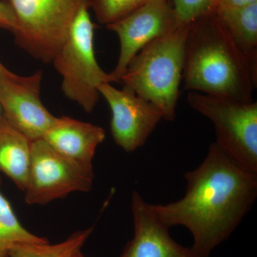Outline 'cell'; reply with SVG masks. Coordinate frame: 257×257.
Segmentation results:
<instances>
[{"instance_id":"obj_1","label":"cell","mask_w":257,"mask_h":257,"mask_svg":"<svg viewBox=\"0 0 257 257\" xmlns=\"http://www.w3.org/2000/svg\"><path fill=\"white\" fill-rule=\"evenodd\" d=\"M184 179L183 197L150 207L169 228H187L193 237L192 249L201 257H209L253 207L257 174L244 170L214 142L202 163L186 172Z\"/></svg>"},{"instance_id":"obj_2","label":"cell","mask_w":257,"mask_h":257,"mask_svg":"<svg viewBox=\"0 0 257 257\" xmlns=\"http://www.w3.org/2000/svg\"><path fill=\"white\" fill-rule=\"evenodd\" d=\"M184 89L243 102L253 101L257 86L246 60L213 12L191 24Z\"/></svg>"},{"instance_id":"obj_3","label":"cell","mask_w":257,"mask_h":257,"mask_svg":"<svg viewBox=\"0 0 257 257\" xmlns=\"http://www.w3.org/2000/svg\"><path fill=\"white\" fill-rule=\"evenodd\" d=\"M191 25H181L144 47L121 77L124 87L158 108L166 121L176 118Z\"/></svg>"},{"instance_id":"obj_4","label":"cell","mask_w":257,"mask_h":257,"mask_svg":"<svg viewBox=\"0 0 257 257\" xmlns=\"http://www.w3.org/2000/svg\"><path fill=\"white\" fill-rule=\"evenodd\" d=\"M94 25L84 7L74 19L65 40L54 57L55 69L62 76V89L66 97L91 113L99 100L97 88L111 83L110 76L96 61L94 45Z\"/></svg>"},{"instance_id":"obj_5","label":"cell","mask_w":257,"mask_h":257,"mask_svg":"<svg viewBox=\"0 0 257 257\" xmlns=\"http://www.w3.org/2000/svg\"><path fill=\"white\" fill-rule=\"evenodd\" d=\"M15 18L17 44L32 57L52 62L74 19L88 0H6Z\"/></svg>"},{"instance_id":"obj_6","label":"cell","mask_w":257,"mask_h":257,"mask_svg":"<svg viewBox=\"0 0 257 257\" xmlns=\"http://www.w3.org/2000/svg\"><path fill=\"white\" fill-rule=\"evenodd\" d=\"M192 109L210 120L216 145L244 170L257 174V103L189 92Z\"/></svg>"},{"instance_id":"obj_7","label":"cell","mask_w":257,"mask_h":257,"mask_svg":"<svg viewBox=\"0 0 257 257\" xmlns=\"http://www.w3.org/2000/svg\"><path fill=\"white\" fill-rule=\"evenodd\" d=\"M94 178V171L61 155L43 139L32 141L25 202L41 205L72 192H89Z\"/></svg>"},{"instance_id":"obj_8","label":"cell","mask_w":257,"mask_h":257,"mask_svg":"<svg viewBox=\"0 0 257 257\" xmlns=\"http://www.w3.org/2000/svg\"><path fill=\"white\" fill-rule=\"evenodd\" d=\"M181 25L170 0H150L124 18L106 25L119 37L120 50L116 67L109 74L119 82L128 64L147 44Z\"/></svg>"},{"instance_id":"obj_9","label":"cell","mask_w":257,"mask_h":257,"mask_svg":"<svg viewBox=\"0 0 257 257\" xmlns=\"http://www.w3.org/2000/svg\"><path fill=\"white\" fill-rule=\"evenodd\" d=\"M43 72L20 76L7 69L0 74V106L3 116L31 141L43 138L57 117L40 99Z\"/></svg>"},{"instance_id":"obj_10","label":"cell","mask_w":257,"mask_h":257,"mask_svg":"<svg viewBox=\"0 0 257 257\" xmlns=\"http://www.w3.org/2000/svg\"><path fill=\"white\" fill-rule=\"evenodd\" d=\"M97 89L110 107L111 134L116 145L127 152L143 147L164 119L160 109L128 88L118 89L104 82Z\"/></svg>"},{"instance_id":"obj_11","label":"cell","mask_w":257,"mask_h":257,"mask_svg":"<svg viewBox=\"0 0 257 257\" xmlns=\"http://www.w3.org/2000/svg\"><path fill=\"white\" fill-rule=\"evenodd\" d=\"M134 236L120 257H201L171 236L169 229L138 191L131 199Z\"/></svg>"},{"instance_id":"obj_12","label":"cell","mask_w":257,"mask_h":257,"mask_svg":"<svg viewBox=\"0 0 257 257\" xmlns=\"http://www.w3.org/2000/svg\"><path fill=\"white\" fill-rule=\"evenodd\" d=\"M106 138L97 125L62 116L47 132L43 140L54 150L89 170H93L96 148Z\"/></svg>"},{"instance_id":"obj_13","label":"cell","mask_w":257,"mask_h":257,"mask_svg":"<svg viewBox=\"0 0 257 257\" xmlns=\"http://www.w3.org/2000/svg\"><path fill=\"white\" fill-rule=\"evenodd\" d=\"M212 12L247 62L253 78L257 81V2Z\"/></svg>"},{"instance_id":"obj_14","label":"cell","mask_w":257,"mask_h":257,"mask_svg":"<svg viewBox=\"0 0 257 257\" xmlns=\"http://www.w3.org/2000/svg\"><path fill=\"white\" fill-rule=\"evenodd\" d=\"M32 141L4 116H0V171L19 189L28 185Z\"/></svg>"},{"instance_id":"obj_15","label":"cell","mask_w":257,"mask_h":257,"mask_svg":"<svg viewBox=\"0 0 257 257\" xmlns=\"http://www.w3.org/2000/svg\"><path fill=\"white\" fill-rule=\"evenodd\" d=\"M48 242L24 227L9 201L0 192V257H9L10 249L18 243Z\"/></svg>"},{"instance_id":"obj_16","label":"cell","mask_w":257,"mask_h":257,"mask_svg":"<svg viewBox=\"0 0 257 257\" xmlns=\"http://www.w3.org/2000/svg\"><path fill=\"white\" fill-rule=\"evenodd\" d=\"M94 228L76 231L62 242L18 243L10 249L9 257H72L92 234Z\"/></svg>"},{"instance_id":"obj_17","label":"cell","mask_w":257,"mask_h":257,"mask_svg":"<svg viewBox=\"0 0 257 257\" xmlns=\"http://www.w3.org/2000/svg\"><path fill=\"white\" fill-rule=\"evenodd\" d=\"M150 0H88L96 20L108 25L130 14Z\"/></svg>"},{"instance_id":"obj_18","label":"cell","mask_w":257,"mask_h":257,"mask_svg":"<svg viewBox=\"0 0 257 257\" xmlns=\"http://www.w3.org/2000/svg\"><path fill=\"white\" fill-rule=\"evenodd\" d=\"M172 8L180 25H191L211 12L213 0H172Z\"/></svg>"},{"instance_id":"obj_19","label":"cell","mask_w":257,"mask_h":257,"mask_svg":"<svg viewBox=\"0 0 257 257\" xmlns=\"http://www.w3.org/2000/svg\"><path fill=\"white\" fill-rule=\"evenodd\" d=\"M15 28V18L10 5L0 0V29L13 32Z\"/></svg>"},{"instance_id":"obj_20","label":"cell","mask_w":257,"mask_h":257,"mask_svg":"<svg viewBox=\"0 0 257 257\" xmlns=\"http://www.w3.org/2000/svg\"><path fill=\"white\" fill-rule=\"evenodd\" d=\"M256 2L257 0H213L211 12L221 8H238Z\"/></svg>"},{"instance_id":"obj_21","label":"cell","mask_w":257,"mask_h":257,"mask_svg":"<svg viewBox=\"0 0 257 257\" xmlns=\"http://www.w3.org/2000/svg\"><path fill=\"white\" fill-rule=\"evenodd\" d=\"M72 257H87L84 256V254L82 253V250H80V251H77V253H75V254Z\"/></svg>"},{"instance_id":"obj_22","label":"cell","mask_w":257,"mask_h":257,"mask_svg":"<svg viewBox=\"0 0 257 257\" xmlns=\"http://www.w3.org/2000/svg\"><path fill=\"white\" fill-rule=\"evenodd\" d=\"M6 67H5V66L1 63V62H0V74H3L5 71H6Z\"/></svg>"},{"instance_id":"obj_23","label":"cell","mask_w":257,"mask_h":257,"mask_svg":"<svg viewBox=\"0 0 257 257\" xmlns=\"http://www.w3.org/2000/svg\"><path fill=\"white\" fill-rule=\"evenodd\" d=\"M0 107H1V106H0ZM0 116H1V115H0Z\"/></svg>"}]
</instances>
